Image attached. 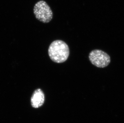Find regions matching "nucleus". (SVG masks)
Here are the masks:
<instances>
[{
	"label": "nucleus",
	"instance_id": "obj_1",
	"mask_svg": "<svg viewBox=\"0 0 124 123\" xmlns=\"http://www.w3.org/2000/svg\"><path fill=\"white\" fill-rule=\"evenodd\" d=\"M48 54L53 62L61 63L67 61L70 55V49L67 44L63 41L56 40L49 46Z\"/></svg>",
	"mask_w": 124,
	"mask_h": 123
},
{
	"label": "nucleus",
	"instance_id": "obj_2",
	"mask_svg": "<svg viewBox=\"0 0 124 123\" xmlns=\"http://www.w3.org/2000/svg\"><path fill=\"white\" fill-rule=\"evenodd\" d=\"M33 13L36 18L44 23L49 22L53 18V12L50 7L43 0H40L35 4Z\"/></svg>",
	"mask_w": 124,
	"mask_h": 123
},
{
	"label": "nucleus",
	"instance_id": "obj_3",
	"mask_svg": "<svg viewBox=\"0 0 124 123\" xmlns=\"http://www.w3.org/2000/svg\"><path fill=\"white\" fill-rule=\"evenodd\" d=\"M90 62L97 67L103 68L108 66L110 62V56L101 50L96 49L89 54Z\"/></svg>",
	"mask_w": 124,
	"mask_h": 123
},
{
	"label": "nucleus",
	"instance_id": "obj_4",
	"mask_svg": "<svg viewBox=\"0 0 124 123\" xmlns=\"http://www.w3.org/2000/svg\"><path fill=\"white\" fill-rule=\"evenodd\" d=\"M45 101L44 94L41 89H37L33 92L31 102L33 108H39L43 104Z\"/></svg>",
	"mask_w": 124,
	"mask_h": 123
}]
</instances>
